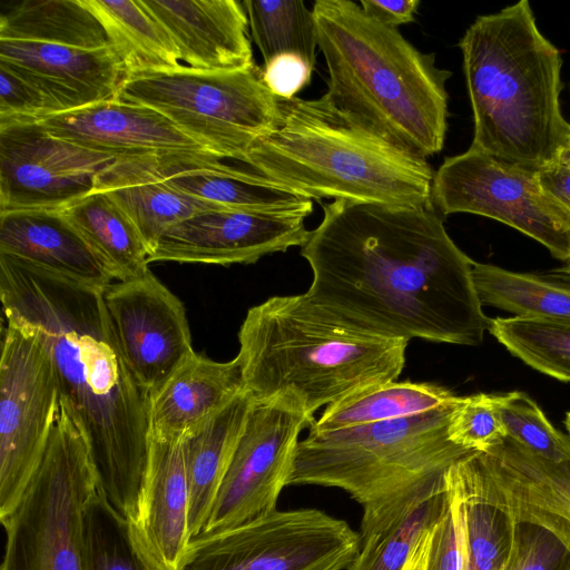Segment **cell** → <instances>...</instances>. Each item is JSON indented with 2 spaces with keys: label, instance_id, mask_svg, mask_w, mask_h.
Listing matches in <instances>:
<instances>
[{
  "label": "cell",
  "instance_id": "1",
  "mask_svg": "<svg viewBox=\"0 0 570 570\" xmlns=\"http://www.w3.org/2000/svg\"><path fill=\"white\" fill-rule=\"evenodd\" d=\"M301 255L313 278L305 296L333 321L372 335L480 345L474 262L430 206L334 200Z\"/></svg>",
  "mask_w": 570,
  "mask_h": 570
},
{
  "label": "cell",
  "instance_id": "2",
  "mask_svg": "<svg viewBox=\"0 0 570 570\" xmlns=\"http://www.w3.org/2000/svg\"><path fill=\"white\" fill-rule=\"evenodd\" d=\"M104 289L0 253L6 320L43 345L60 405L87 443L98 488L136 524L148 460L150 396L121 354Z\"/></svg>",
  "mask_w": 570,
  "mask_h": 570
},
{
  "label": "cell",
  "instance_id": "3",
  "mask_svg": "<svg viewBox=\"0 0 570 570\" xmlns=\"http://www.w3.org/2000/svg\"><path fill=\"white\" fill-rule=\"evenodd\" d=\"M317 45L328 99L358 125L399 149L428 158L445 141L451 72L397 28L351 0H316Z\"/></svg>",
  "mask_w": 570,
  "mask_h": 570
},
{
  "label": "cell",
  "instance_id": "4",
  "mask_svg": "<svg viewBox=\"0 0 570 570\" xmlns=\"http://www.w3.org/2000/svg\"><path fill=\"white\" fill-rule=\"evenodd\" d=\"M459 47L473 115L470 148L534 170L554 161L570 136L562 59L530 2L476 17Z\"/></svg>",
  "mask_w": 570,
  "mask_h": 570
},
{
  "label": "cell",
  "instance_id": "5",
  "mask_svg": "<svg viewBox=\"0 0 570 570\" xmlns=\"http://www.w3.org/2000/svg\"><path fill=\"white\" fill-rule=\"evenodd\" d=\"M239 161L309 199L433 205L428 160L368 131L326 95L278 98L273 126Z\"/></svg>",
  "mask_w": 570,
  "mask_h": 570
},
{
  "label": "cell",
  "instance_id": "6",
  "mask_svg": "<svg viewBox=\"0 0 570 570\" xmlns=\"http://www.w3.org/2000/svg\"><path fill=\"white\" fill-rule=\"evenodd\" d=\"M245 391L254 401L291 392L314 412L368 386L395 381L409 342L342 325L305 294L250 307L238 332Z\"/></svg>",
  "mask_w": 570,
  "mask_h": 570
},
{
  "label": "cell",
  "instance_id": "7",
  "mask_svg": "<svg viewBox=\"0 0 570 570\" xmlns=\"http://www.w3.org/2000/svg\"><path fill=\"white\" fill-rule=\"evenodd\" d=\"M460 396L433 411L299 440L287 485L338 488L363 507L361 529L392 504L472 453L448 436Z\"/></svg>",
  "mask_w": 570,
  "mask_h": 570
},
{
  "label": "cell",
  "instance_id": "8",
  "mask_svg": "<svg viewBox=\"0 0 570 570\" xmlns=\"http://www.w3.org/2000/svg\"><path fill=\"white\" fill-rule=\"evenodd\" d=\"M149 107L219 159L240 160L278 108L254 63L236 70L175 68L126 73L117 98Z\"/></svg>",
  "mask_w": 570,
  "mask_h": 570
},
{
  "label": "cell",
  "instance_id": "9",
  "mask_svg": "<svg viewBox=\"0 0 570 570\" xmlns=\"http://www.w3.org/2000/svg\"><path fill=\"white\" fill-rule=\"evenodd\" d=\"M97 489L87 443L60 405L33 478L1 521V570H81L82 514Z\"/></svg>",
  "mask_w": 570,
  "mask_h": 570
},
{
  "label": "cell",
  "instance_id": "10",
  "mask_svg": "<svg viewBox=\"0 0 570 570\" xmlns=\"http://www.w3.org/2000/svg\"><path fill=\"white\" fill-rule=\"evenodd\" d=\"M360 550L346 521L316 509L273 512L193 538L176 570H344Z\"/></svg>",
  "mask_w": 570,
  "mask_h": 570
},
{
  "label": "cell",
  "instance_id": "11",
  "mask_svg": "<svg viewBox=\"0 0 570 570\" xmlns=\"http://www.w3.org/2000/svg\"><path fill=\"white\" fill-rule=\"evenodd\" d=\"M50 356L30 331L7 322L0 360V520L20 503L59 411Z\"/></svg>",
  "mask_w": 570,
  "mask_h": 570
},
{
  "label": "cell",
  "instance_id": "12",
  "mask_svg": "<svg viewBox=\"0 0 570 570\" xmlns=\"http://www.w3.org/2000/svg\"><path fill=\"white\" fill-rule=\"evenodd\" d=\"M431 199L443 217H489L539 242L556 258H570V216L544 193L538 170L469 147L434 171Z\"/></svg>",
  "mask_w": 570,
  "mask_h": 570
},
{
  "label": "cell",
  "instance_id": "13",
  "mask_svg": "<svg viewBox=\"0 0 570 570\" xmlns=\"http://www.w3.org/2000/svg\"><path fill=\"white\" fill-rule=\"evenodd\" d=\"M291 392L254 401L242 436L199 535L262 518L276 510L287 485L298 436L314 423Z\"/></svg>",
  "mask_w": 570,
  "mask_h": 570
},
{
  "label": "cell",
  "instance_id": "14",
  "mask_svg": "<svg viewBox=\"0 0 570 570\" xmlns=\"http://www.w3.org/2000/svg\"><path fill=\"white\" fill-rule=\"evenodd\" d=\"M116 159L53 137L39 121L0 126V213L62 210Z\"/></svg>",
  "mask_w": 570,
  "mask_h": 570
},
{
  "label": "cell",
  "instance_id": "15",
  "mask_svg": "<svg viewBox=\"0 0 570 570\" xmlns=\"http://www.w3.org/2000/svg\"><path fill=\"white\" fill-rule=\"evenodd\" d=\"M104 302L121 354L151 397L196 353L185 306L150 271L111 283Z\"/></svg>",
  "mask_w": 570,
  "mask_h": 570
},
{
  "label": "cell",
  "instance_id": "16",
  "mask_svg": "<svg viewBox=\"0 0 570 570\" xmlns=\"http://www.w3.org/2000/svg\"><path fill=\"white\" fill-rule=\"evenodd\" d=\"M305 217L247 210L198 213L169 227L148 257L153 262L228 266L302 247L309 230Z\"/></svg>",
  "mask_w": 570,
  "mask_h": 570
},
{
  "label": "cell",
  "instance_id": "17",
  "mask_svg": "<svg viewBox=\"0 0 570 570\" xmlns=\"http://www.w3.org/2000/svg\"><path fill=\"white\" fill-rule=\"evenodd\" d=\"M39 122L53 137L118 158L216 157L158 111L118 99L61 111Z\"/></svg>",
  "mask_w": 570,
  "mask_h": 570
},
{
  "label": "cell",
  "instance_id": "18",
  "mask_svg": "<svg viewBox=\"0 0 570 570\" xmlns=\"http://www.w3.org/2000/svg\"><path fill=\"white\" fill-rule=\"evenodd\" d=\"M0 63L39 87L60 112L116 99L126 73L110 46L81 49L0 39Z\"/></svg>",
  "mask_w": 570,
  "mask_h": 570
},
{
  "label": "cell",
  "instance_id": "19",
  "mask_svg": "<svg viewBox=\"0 0 570 570\" xmlns=\"http://www.w3.org/2000/svg\"><path fill=\"white\" fill-rule=\"evenodd\" d=\"M174 41L179 60L202 70H236L255 63L248 18L236 0H141Z\"/></svg>",
  "mask_w": 570,
  "mask_h": 570
},
{
  "label": "cell",
  "instance_id": "20",
  "mask_svg": "<svg viewBox=\"0 0 570 570\" xmlns=\"http://www.w3.org/2000/svg\"><path fill=\"white\" fill-rule=\"evenodd\" d=\"M480 453L517 522L549 530L570 556V462L546 461L508 438Z\"/></svg>",
  "mask_w": 570,
  "mask_h": 570
},
{
  "label": "cell",
  "instance_id": "21",
  "mask_svg": "<svg viewBox=\"0 0 570 570\" xmlns=\"http://www.w3.org/2000/svg\"><path fill=\"white\" fill-rule=\"evenodd\" d=\"M189 485L181 436H149L148 460L135 524L151 556L165 570H176L191 540Z\"/></svg>",
  "mask_w": 570,
  "mask_h": 570
},
{
  "label": "cell",
  "instance_id": "22",
  "mask_svg": "<svg viewBox=\"0 0 570 570\" xmlns=\"http://www.w3.org/2000/svg\"><path fill=\"white\" fill-rule=\"evenodd\" d=\"M207 156L157 157L155 164L176 189L224 209L307 217L312 199L249 169Z\"/></svg>",
  "mask_w": 570,
  "mask_h": 570
},
{
  "label": "cell",
  "instance_id": "23",
  "mask_svg": "<svg viewBox=\"0 0 570 570\" xmlns=\"http://www.w3.org/2000/svg\"><path fill=\"white\" fill-rule=\"evenodd\" d=\"M445 481L460 511L463 570H502L518 522L481 453L472 452L452 464Z\"/></svg>",
  "mask_w": 570,
  "mask_h": 570
},
{
  "label": "cell",
  "instance_id": "24",
  "mask_svg": "<svg viewBox=\"0 0 570 570\" xmlns=\"http://www.w3.org/2000/svg\"><path fill=\"white\" fill-rule=\"evenodd\" d=\"M0 253L99 288L115 279L61 210L0 213Z\"/></svg>",
  "mask_w": 570,
  "mask_h": 570
},
{
  "label": "cell",
  "instance_id": "25",
  "mask_svg": "<svg viewBox=\"0 0 570 570\" xmlns=\"http://www.w3.org/2000/svg\"><path fill=\"white\" fill-rule=\"evenodd\" d=\"M92 191L108 196L130 218L148 250L173 225L198 213L224 209L168 184L155 158H119L95 178Z\"/></svg>",
  "mask_w": 570,
  "mask_h": 570
},
{
  "label": "cell",
  "instance_id": "26",
  "mask_svg": "<svg viewBox=\"0 0 570 570\" xmlns=\"http://www.w3.org/2000/svg\"><path fill=\"white\" fill-rule=\"evenodd\" d=\"M245 391L240 362L197 353L150 397L149 436L176 438Z\"/></svg>",
  "mask_w": 570,
  "mask_h": 570
},
{
  "label": "cell",
  "instance_id": "27",
  "mask_svg": "<svg viewBox=\"0 0 570 570\" xmlns=\"http://www.w3.org/2000/svg\"><path fill=\"white\" fill-rule=\"evenodd\" d=\"M253 403L244 391L183 434L191 539L199 535L208 519Z\"/></svg>",
  "mask_w": 570,
  "mask_h": 570
},
{
  "label": "cell",
  "instance_id": "28",
  "mask_svg": "<svg viewBox=\"0 0 570 570\" xmlns=\"http://www.w3.org/2000/svg\"><path fill=\"white\" fill-rule=\"evenodd\" d=\"M445 473L403 497L360 531V550L347 570H403L445 510Z\"/></svg>",
  "mask_w": 570,
  "mask_h": 570
},
{
  "label": "cell",
  "instance_id": "29",
  "mask_svg": "<svg viewBox=\"0 0 570 570\" xmlns=\"http://www.w3.org/2000/svg\"><path fill=\"white\" fill-rule=\"evenodd\" d=\"M115 279L147 274L148 250L137 227L108 196L91 191L61 210Z\"/></svg>",
  "mask_w": 570,
  "mask_h": 570
},
{
  "label": "cell",
  "instance_id": "30",
  "mask_svg": "<svg viewBox=\"0 0 570 570\" xmlns=\"http://www.w3.org/2000/svg\"><path fill=\"white\" fill-rule=\"evenodd\" d=\"M81 1L102 26L126 73L181 65L174 41L141 0Z\"/></svg>",
  "mask_w": 570,
  "mask_h": 570
},
{
  "label": "cell",
  "instance_id": "31",
  "mask_svg": "<svg viewBox=\"0 0 570 570\" xmlns=\"http://www.w3.org/2000/svg\"><path fill=\"white\" fill-rule=\"evenodd\" d=\"M456 399L450 390L434 383L392 381L375 384L327 405L309 430L327 432L409 417Z\"/></svg>",
  "mask_w": 570,
  "mask_h": 570
},
{
  "label": "cell",
  "instance_id": "32",
  "mask_svg": "<svg viewBox=\"0 0 570 570\" xmlns=\"http://www.w3.org/2000/svg\"><path fill=\"white\" fill-rule=\"evenodd\" d=\"M0 39L39 41L81 49L109 46L97 18L81 0H26L0 18Z\"/></svg>",
  "mask_w": 570,
  "mask_h": 570
},
{
  "label": "cell",
  "instance_id": "33",
  "mask_svg": "<svg viewBox=\"0 0 570 570\" xmlns=\"http://www.w3.org/2000/svg\"><path fill=\"white\" fill-rule=\"evenodd\" d=\"M81 570H165L99 488L82 514Z\"/></svg>",
  "mask_w": 570,
  "mask_h": 570
},
{
  "label": "cell",
  "instance_id": "34",
  "mask_svg": "<svg viewBox=\"0 0 570 570\" xmlns=\"http://www.w3.org/2000/svg\"><path fill=\"white\" fill-rule=\"evenodd\" d=\"M472 275L482 305L515 317L570 323V287L562 283L475 262Z\"/></svg>",
  "mask_w": 570,
  "mask_h": 570
},
{
  "label": "cell",
  "instance_id": "35",
  "mask_svg": "<svg viewBox=\"0 0 570 570\" xmlns=\"http://www.w3.org/2000/svg\"><path fill=\"white\" fill-rule=\"evenodd\" d=\"M242 3L264 65L277 56L291 53L315 67L316 21L313 10L302 0H245Z\"/></svg>",
  "mask_w": 570,
  "mask_h": 570
},
{
  "label": "cell",
  "instance_id": "36",
  "mask_svg": "<svg viewBox=\"0 0 570 570\" xmlns=\"http://www.w3.org/2000/svg\"><path fill=\"white\" fill-rule=\"evenodd\" d=\"M489 332L532 368L570 382V323L497 317Z\"/></svg>",
  "mask_w": 570,
  "mask_h": 570
},
{
  "label": "cell",
  "instance_id": "37",
  "mask_svg": "<svg viewBox=\"0 0 570 570\" xmlns=\"http://www.w3.org/2000/svg\"><path fill=\"white\" fill-rule=\"evenodd\" d=\"M505 435L531 454L553 463L570 462V436L557 430L525 393L497 394Z\"/></svg>",
  "mask_w": 570,
  "mask_h": 570
},
{
  "label": "cell",
  "instance_id": "38",
  "mask_svg": "<svg viewBox=\"0 0 570 570\" xmlns=\"http://www.w3.org/2000/svg\"><path fill=\"white\" fill-rule=\"evenodd\" d=\"M448 436L454 444L472 452H485L502 443L507 435L497 394L460 396L449 417Z\"/></svg>",
  "mask_w": 570,
  "mask_h": 570
},
{
  "label": "cell",
  "instance_id": "39",
  "mask_svg": "<svg viewBox=\"0 0 570 570\" xmlns=\"http://www.w3.org/2000/svg\"><path fill=\"white\" fill-rule=\"evenodd\" d=\"M58 112L59 108L39 87L0 63V126L40 121Z\"/></svg>",
  "mask_w": 570,
  "mask_h": 570
},
{
  "label": "cell",
  "instance_id": "40",
  "mask_svg": "<svg viewBox=\"0 0 570 570\" xmlns=\"http://www.w3.org/2000/svg\"><path fill=\"white\" fill-rule=\"evenodd\" d=\"M568 558L566 547L552 532L518 522L513 547L502 570H559Z\"/></svg>",
  "mask_w": 570,
  "mask_h": 570
},
{
  "label": "cell",
  "instance_id": "41",
  "mask_svg": "<svg viewBox=\"0 0 570 570\" xmlns=\"http://www.w3.org/2000/svg\"><path fill=\"white\" fill-rule=\"evenodd\" d=\"M463 568L460 511L454 495L448 489L445 510L430 531L425 570H463Z\"/></svg>",
  "mask_w": 570,
  "mask_h": 570
},
{
  "label": "cell",
  "instance_id": "42",
  "mask_svg": "<svg viewBox=\"0 0 570 570\" xmlns=\"http://www.w3.org/2000/svg\"><path fill=\"white\" fill-rule=\"evenodd\" d=\"M313 67L297 55H281L263 67V80L279 99L296 97L309 83Z\"/></svg>",
  "mask_w": 570,
  "mask_h": 570
},
{
  "label": "cell",
  "instance_id": "43",
  "mask_svg": "<svg viewBox=\"0 0 570 570\" xmlns=\"http://www.w3.org/2000/svg\"><path fill=\"white\" fill-rule=\"evenodd\" d=\"M420 0H361L363 11L379 22L397 28L414 21Z\"/></svg>",
  "mask_w": 570,
  "mask_h": 570
},
{
  "label": "cell",
  "instance_id": "44",
  "mask_svg": "<svg viewBox=\"0 0 570 570\" xmlns=\"http://www.w3.org/2000/svg\"><path fill=\"white\" fill-rule=\"evenodd\" d=\"M544 193L570 216V167L554 160L538 170Z\"/></svg>",
  "mask_w": 570,
  "mask_h": 570
},
{
  "label": "cell",
  "instance_id": "45",
  "mask_svg": "<svg viewBox=\"0 0 570 570\" xmlns=\"http://www.w3.org/2000/svg\"><path fill=\"white\" fill-rule=\"evenodd\" d=\"M432 530V529H431ZM430 532L420 541L403 570H425Z\"/></svg>",
  "mask_w": 570,
  "mask_h": 570
},
{
  "label": "cell",
  "instance_id": "46",
  "mask_svg": "<svg viewBox=\"0 0 570 570\" xmlns=\"http://www.w3.org/2000/svg\"><path fill=\"white\" fill-rule=\"evenodd\" d=\"M547 277L570 287V267L568 266L553 271Z\"/></svg>",
  "mask_w": 570,
  "mask_h": 570
},
{
  "label": "cell",
  "instance_id": "47",
  "mask_svg": "<svg viewBox=\"0 0 570 570\" xmlns=\"http://www.w3.org/2000/svg\"><path fill=\"white\" fill-rule=\"evenodd\" d=\"M556 160L570 167V136L568 137L564 145L561 147Z\"/></svg>",
  "mask_w": 570,
  "mask_h": 570
},
{
  "label": "cell",
  "instance_id": "48",
  "mask_svg": "<svg viewBox=\"0 0 570 570\" xmlns=\"http://www.w3.org/2000/svg\"><path fill=\"white\" fill-rule=\"evenodd\" d=\"M564 425L570 435V411L566 415Z\"/></svg>",
  "mask_w": 570,
  "mask_h": 570
},
{
  "label": "cell",
  "instance_id": "49",
  "mask_svg": "<svg viewBox=\"0 0 570 570\" xmlns=\"http://www.w3.org/2000/svg\"><path fill=\"white\" fill-rule=\"evenodd\" d=\"M559 570H570V556Z\"/></svg>",
  "mask_w": 570,
  "mask_h": 570
},
{
  "label": "cell",
  "instance_id": "50",
  "mask_svg": "<svg viewBox=\"0 0 570 570\" xmlns=\"http://www.w3.org/2000/svg\"><path fill=\"white\" fill-rule=\"evenodd\" d=\"M566 266L570 267V258H569V261L567 262Z\"/></svg>",
  "mask_w": 570,
  "mask_h": 570
}]
</instances>
